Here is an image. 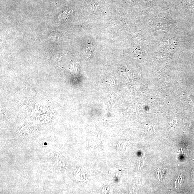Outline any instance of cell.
Listing matches in <instances>:
<instances>
[{
    "label": "cell",
    "instance_id": "6da1fadb",
    "mask_svg": "<svg viewBox=\"0 0 194 194\" xmlns=\"http://www.w3.org/2000/svg\"><path fill=\"white\" fill-rule=\"evenodd\" d=\"M44 144L45 145H47V143H44Z\"/></svg>",
    "mask_w": 194,
    "mask_h": 194
}]
</instances>
